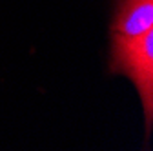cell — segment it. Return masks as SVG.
Here are the masks:
<instances>
[{"label":"cell","mask_w":153,"mask_h":151,"mask_svg":"<svg viewBox=\"0 0 153 151\" xmlns=\"http://www.w3.org/2000/svg\"><path fill=\"white\" fill-rule=\"evenodd\" d=\"M109 69L128 77L135 86L146 117V133L153 122V29L126 36L111 33Z\"/></svg>","instance_id":"obj_1"},{"label":"cell","mask_w":153,"mask_h":151,"mask_svg":"<svg viewBox=\"0 0 153 151\" xmlns=\"http://www.w3.org/2000/svg\"><path fill=\"white\" fill-rule=\"evenodd\" d=\"M153 29V0H117L111 33L135 36Z\"/></svg>","instance_id":"obj_2"}]
</instances>
